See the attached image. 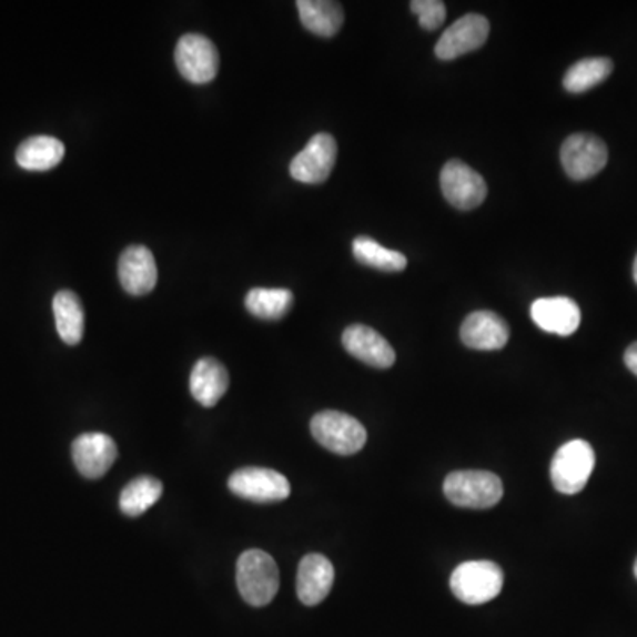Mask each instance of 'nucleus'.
<instances>
[{"label":"nucleus","instance_id":"23","mask_svg":"<svg viewBox=\"0 0 637 637\" xmlns=\"http://www.w3.org/2000/svg\"><path fill=\"white\" fill-rule=\"evenodd\" d=\"M163 485L153 476H139L124 487L119 507L128 517H139L162 498Z\"/></svg>","mask_w":637,"mask_h":637},{"label":"nucleus","instance_id":"14","mask_svg":"<svg viewBox=\"0 0 637 637\" xmlns=\"http://www.w3.org/2000/svg\"><path fill=\"white\" fill-rule=\"evenodd\" d=\"M342 344L351 356L371 367L390 368L395 363V351L390 342L365 324L347 327L342 335Z\"/></svg>","mask_w":637,"mask_h":637},{"label":"nucleus","instance_id":"11","mask_svg":"<svg viewBox=\"0 0 637 637\" xmlns=\"http://www.w3.org/2000/svg\"><path fill=\"white\" fill-rule=\"evenodd\" d=\"M489 20L482 14H466L443 32L436 44V58L442 61H452L464 53L481 49L489 38Z\"/></svg>","mask_w":637,"mask_h":637},{"label":"nucleus","instance_id":"17","mask_svg":"<svg viewBox=\"0 0 637 637\" xmlns=\"http://www.w3.org/2000/svg\"><path fill=\"white\" fill-rule=\"evenodd\" d=\"M335 568L323 555H306L297 568V597L305 606H317L332 592Z\"/></svg>","mask_w":637,"mask_h":637},{"label":"nucleus","instance_id":"13","mask_svg":"<svg viewBox=\"0 0 637 637\" xmlns=\"http://www.w3.org/2000/svg\"><path fill=\"white\" fill-rule=\"evenodd\" d=\"M119 282L131 296H144L158 284V267L148 246L133 245L119 257Z\"/></svg>","mask_w":637,"mask_h":637},{"label":"nucleus","instance_id":"22","mask_svg":"<svg viewBox=\"0 0 637 637\" xmlns=\"http://www.w3.org/2000/svg\"><path fill=\"white\" fill-rule=\"evenodd\" d=\"M294 303V294L289 289L255 287L245 297L246 311L264 321L284 317Z\"/></svg>","mask_w":637,"mask_h":637},{"label":"nucleus","instance_id":"21","mask_svg":"<svg viewBox=\"0 0 637 637\" xmlns=\"http://www.w3.org/2000/svg\"><path fill=\"white\" fill-rule=\"evenodd\" d=\"M52 306L61 341L68 345L80 344L85 330V312L80 297L73 291H59Z\"/></svg>","mask_w":637,"mask_h":637},{"label":"nucleus","instance_id":"3","mask_svg":"<svg viewBox=\"0 0 637 637\" xmlns=\"http://www.w3.org/2000/svg\"><path fill=\"white\" fill-rule=\"evenodd\" d=\"M503 570L493 562H464L449 577V588L461 603L481 606L502 594Z\"/></svg>","mask_w":637,"mask_h":637},{"label":"nucleus","instance_id":"25","mask_svg":"<svg viewBox=\"0 0 637 637\" xmlns=\"http://www.w3.org/2000/svg\"><path fill=\"white\" fill-rule=\"evenodd\" d=\"M613 73V61L606 58L583 59L565 73L564 88L574 94L589 91Z\"/></svg>","mask_w":637,"mask_h":637},{"label":"nucleus","instance_id":"26","mask_svg":"<svg viewBox=\"0 0 637 637\" xmlns=\"http://www.w3.org/2000/svg\"><path fill=\"white\" fill-rule=\"evenodd\" d=\"M411 11L419 18L425 31H436L446 18V6L442 0H413Z\"/></svg>","mask_w":637,"mask_h":637},{"label":"nucleus","instance_id":"15","mask_svg":"<svg viewBox=\"0 0 637 637\" xmlns=\"http://www.w3.org/2000/svg\"><path fill=\"white\" fill-rule=\"evenodd\" d=\"M464 345L476 351H498L507 345L510 327L505 318L489 311L473 312L461 326Z\"/></svg>","mask_w":637,"mask_h":637},{"label":"nucleus","instance_id":"29","mask_svg":"<svg viewBox=\"0 0 637 637\" xmlns=\"http://www.w3.org/2000/svg\"><path fill=\"white\" fill-rule=\"evenodd\" d=\"M634 576H636V579H637V559H636V564H634Z\"/></svg>","mask_w":637,"mask_h":637},{"label":"nucleus","instance_id":"28","mask_svg":"<svg viewBox=\"0 0 637 637\" xmlns=\"http://www.w3.org/2000/svg\"><path fill=\"white\" fill-rule=\"evenodd\" d=\"M634 280H636V284H637V255H636V261H634Z\"/></svg>","mask_w":637,"mask_h":637},{"label":"nucleus","instance_id":"1","mask_svg":"<svg viewBox=\"0 0 637 637\" xmlns=\"http://www.w3.org/2000/svg\"><path fill=\"white\" fill-rule=\"evenodd\" d=\"M236 583L246 604L254 607L267 606L280 588L275 559L261 549L245 550L237 559Z\"/></svg>","mask_w":637,"mask_h":637},{"label":"nucleus","instance_id":"27","mask_svg":"<svg viewBox=\"0 0 637 637\" xmlns=\"http://www.w3.org/2000/svg\"><path fill=\"white\" fill-rule=\"evenodd\" d=\"M625 365L637 376V342L630 345L629 350L625 351Z\"/></svg>","mask_w":637,"mask_h":637},{"label":"nucleus","instance_id":"10","mask_svg":"<svg viewBox=\"0 0 637 637\" xmlns=\"http://www.w3.org/2000/svg\"><path fill=\"white\" fill-rule=\"evenodd\" d=\"M442 190L446 201L463 211L475 210L487 196L484 178L461 160H449L443 166Z\"/></svg>","mask_w":637,"mask_h":637},{"label":"nucleus","instance_id":"20","mask_svg":"<svg viewBox=\"0 0 637 637\" xmlns=\"http://www.w3.org/2000/svg\"><path fill=\"white\" fill-rule=\"evenodd\" d=\"M64 153L65 149L61 140L47 135L32 136L18 148L17 163L26 171H50L62 162Z\"/></svg>","mask_w":637,"mask_h":637},{"label":"nucleus","instance_id":"7","mask_svg":"<svg viewBox=\"0 0 637 637\" xmlns=\"http://www.w3.org/2000/svg\"><path fill=\"white\" fill-rule=\"evenodd\" d=\"M229 489L249 502L276 503L289 498L291 484L282 473L267 467H243L232 473Z\"/></svg>","mask_w":637,"mask_h":637},{"label":"nucleus","instance_id":"4","mask_svg":"<svg viewBox=\"0 0 637 637\" xmlns=\"http://www.w3.org/2000/svg\"><path fill=\"white\" fill-rule=\"evenodd\" d=\"M312 436L333 454L353 455L367 443V431L358 419L341 411H323L312 418Z\"/></svg>","mask_w":637,"mask_h":637},{"label":"nucleus","instance_id":"18","mask_svg":"<svg viewBox=\"0 0 637 637\" xmlns=\"http://www.w3.org/2000/svg\"><path fill=\"white\" fill-rule=\"evenodd\" d=\"M229 390V372L216 358H202L193 365L190 392L201 406L214 407Z\"/></svg>","mask_w":637,"mask_h":637},{"label":"nucleus","instance_id":"6","mask_svg":"<svg viewBox=\"0 0 637 637\" xmlns=\"http://www.w3.org/2000/svg\"><path fill=\"white\" fill-rule=\"evenodd\" d=\"M174 59L183 79L199 85L211 82L219 73V50L210 38L202 34L181 36L175 44Z\"/></svg>","mask_w":637,"mask_h":637},{"label":"nucleus","instance_id":"5","mask_svg":"<svg viewBox=\"0 0 637 637\" xmlns=\"http://www.w3.org/2000/svg\"><path fill=\"white\" fill-rule=\"evenodd\" d=\"M595 452L585 439L565 443L550 463V482L562 494H577L585 489L594 473Z\"/></svg>","mask_w":637,"mask_h":637},{"label":"nucleus","instance_id":"9","mask_svg":"<svg viewBox=\"0 0 637 637\" xmlns=\"http://www.w3.org/2000/svg\"><path fill=\"white\" fill-rule=\"evenodd\" d=\"M336 140L330 133H317L296 154L289 166L293 180L305 184H321L327 181L336 162Z\"/></svg>","mask_w":637,"mask_h":637},{"label":"nucleus","instance_id":"12","mask_svg":"<svg viewBox=\"0 0 637 637\" xmlns=\"http://www.w3.org/2000/svg\"><path fill=\"white\" fill-rule=\"evenodd\" d=\"M74 466L89 481L105 476L118 458V445L103 433H88L77 437L71 446Z\"/></svg>","mask_w":637,"mask_h":637},{"label":"nucleus","instance_id":"2","mask_svg":"<svg viewBox=\"0 0 637 637\" xmlns=\"http://www.w3.org/2000/svg\"><path fill=\"white\" fill-rule=\"evenodd\" d=\"M446 499L461 508L485 510L498 505L503 498V484L499 476L489 472L449 473L443 484Z\"/></svg>","mask_w":637,"mask_h":637},{"label":"nucleus","instance_id":"24","mask_svg":"<svg viewBox=\"0 0 637 637\" xmlns=\"http://www.w3.org/2000/svg\"><path fill=\"white\" fill-rule=\"evenodd\" d=\"M353 254L358 262L374 270L395 273V271L406 270L407 266L406 255L397 250L384 249L368 236H360L353 241Z\"/></svg>","mask_w":637,"mask_h":637},{"label":"nucleus","instance_id":"16","mask_svg":"<svg viewBox=\"0 0 637 637\" xmlns=\"http://www.w3.org/2000/svg\"><path fill=\"white\" fill-rule=\"evenodd\" d=\"M532 318L544 332L568 336L579 327L580 309L570 297H540L533 302Z\"/></svg>","mask_w":637,"mask_h":637},{"label":"nucleus","instance_id":"19","mask_svg":"<svg viewBox=\"0 0 637 637\" xmlns=\"http://www.w3.org/2000/svg\"><path fill=\"white\" fill-rule=\"evenodd\" d=\"M303 27L312 34L332 38L344 26V9L330 0H297Z\"/></svg>","mask_w":637,"mask_h":637},{"label":"nucleus","instance_id":"8","mask_svg":"<svg viewBox=\"0 0 637 637\" xmlns=\"http://www.w3.org/2000/svg\"><path fill=\"white\" fill-rule=\"evenodd\" d=\"M559 156L568 178L585 181L603 171L609 153L603 139L589 133H574L565 140Z\"/></svg>","mask_w":637,"mask_h":637}]
</instances>
